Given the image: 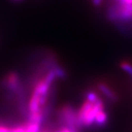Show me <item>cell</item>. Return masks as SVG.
Returning <instances> with one entry per match:
<instances>
[{
  "label": "cell",
  "mask_w": 132,
  "mask_h": 132,
  "mask_svg": "<svg viewBox=\"0 0 132 132\" xmlns=\"http://www.w3.org/2000/svg\"><path fill=\"white\" fill-rule=\"evenodd\" d=\"M104 103L99 98L95 103L86 101L80 109L77 112V118L79 128L81 127H90L95 124L96 116L100 111L104 110Z\"/></svg>",
  "instance_id": "6da1fadb"
},
{
  "label": "cell",
  "mask_w": 132,
  "mask_h": 132,
  "mask_svg": "<svg viewBox=\"0 0 132 132\" xmlns=\"http://www.w3.org/2000/svg\"><path fill=\"white\" fill-rule=\"evenodd\" d=\"M58 120L62 123V126L68 128L70 129L78 130L79 123L77 118V112L74 108L69 104L62 106L57 112Z\"/></svg>",
  "instance_id": "7a4b0ae2"
},
{
  "label": "cell",
  "mask_w": 132,
  "mask_h": 132,
  "mask_svg": "<svg viewBox=\"0 0 132 132\" xmlns=\"http://www.w3.org/2000/svg\"><path fill=\"white\" fill-rule=\"evenodd\" d=\"M2 85L6 90L16 96L24 92L20 76L15 71H10L5 76L2 80Z\"/></svg>",
  "instance_id": "3957f363"
},
{
  "label": "cell",
  "mask_w": 132,
  "mask_h": 132,
  "mask_svg": "<svg viewBox=\"0 0 132 132\" xmlns=\"http://www.w3.org/2000/svg\"><path fill=\"white\" fill-rule=\"evenodd\" d=\"M118 9V15L120 17V19H132V5L120 2Z\"/></svg>",
  "instance_id": "277c9868"
},
{
  "label": "cell",
  "mask_w": 132,
  "mask_h": 132,
  "mask_svg": "<svg viewBox=\"0 0 132 132\" xmlns=\"http://www.w3.org/2000/svg\"><path fill=\"white\" fill-rule=\"evenodd\" d=\"M98 89L111 101L114 102V101H118V95L115 94V93L113 92V90L110 87H109L106 85H105L104 83H100L98 85Z\"/></svg>",
  "instance_id": "5b68a950"
},
{
  "label": "cell",
  "mask_w": 132,
  "mask_h": 132,
  "mask_svg": "<svg viewBox=\"0 0 132 132\" xmlns=\"http://www.w3.org/2000/svg\"><path fill=\"white\" fill-rule=\"evenodd\" d=\"M108 114L104 111V109L101 110L99 112L96 116L95 120V124L98 127L104 126L108 122Z\"/></svg>",
  "instance_id": "8992f818"
},
{
  "label": "cell",
  "mask_w": 132,
  "mask_h": 132,
  "mask_svg": "<svg viewBox=\"0 0 132 132\" xmlns=\"http://www.w3.org/2000/svg\"><path fill=\"white\" fill-rule=\"evenodd\" d=\"M25 132H39L40 128V125L38 123L26 122L24 123Z\"/></svg>",
  "instance_id": "52a82bcc"
},
{
  "label": "cell",
  "mask_w": 132,
  "mask_h": 132,
  "mask_svg": "<svg viewBox=\"0 0 132 132\" xmlns=\"http://www.w3.org/2000/svg\"><path fill=\"white\" fill-rule=\"evenodd\" d=\"M54 71L55 72V74L57 76V78L60 79H64L66 77V72L63 68H62L60 66L56 65L54 68H53Z\"/></svg>",
  "instance_id": "ba28073f"
},
{
  "label": "cell",
  "mask_w": 132,
  "mask_h": 132,
  "mask_svg": "<svg viewBox=\"0 0 132 132\" xmlns=\"http://www.w3.org/2000/svg\"><path fill=\"white\" fill-rule=\"evenodd\" d=\"M121 68L123 69V71H126L128 75L130 76L132 78V65L128 63L127 62H123L121 63Z\"/></svg>",
  "instance_id": "9c48e42d"
},
{
  "label": "cell",
  "mask_w": 132,
  "mask_h": 132,
  "mask_svg": "<svg viewBox=\"0 0 132 132\" xmlns=\"http://www.w3.org/2000/svg\"><path fill=\"white\" fill-rule=\"evenodd\" d=\"M98 98L99 97H98L97 94L94 92H88L87 93V100L90 102L95 103V101H97V100Z\"/></svg>",
  "instance_id": "30bf717a"
},
{
  "label": "cell",
  "mask_w": 132,
  "mask_h": 132,
  "mask_svg": "<svg viewBox=\"0 0 132 132\" xmlns=\"http://www.w3.org/2000/svg\"><path fill=\"white\" fill-rule=\"evenodd\" d=\"M55 132H72V130L65 126H62L59 130H57Z\"/></svg>",
  "instance_id": "8fae6325"
},
{
  "label": "cell",
  "mask_w": 132,
  "mask_h": 132,
  "mask_svg": "<svg viewBox=\"0 0 132 132\" xmlns=\"http://www.w3.org/2000/svg\"><path fill=\"white\" fill-rule=\"evenodd\" d=\"M10 127L0 124V132H9Z\"/></svg>",
  "instance_id": "7c38bea8"
}]
</instances>
